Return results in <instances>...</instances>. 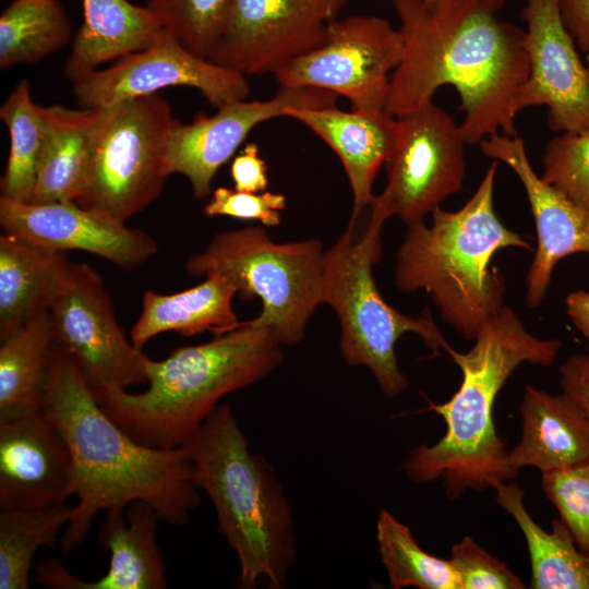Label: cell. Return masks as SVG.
Segmentation results:
<instances>
[{"mask_svg":"<svg viewBox=\"0 0 589 589\" xmlns=\"http://www.w3.org/2000/svg\"><path fill=\"white\" fill-rule=\"evenodd\" d=\"M0 119L7 125L10 148L1 178V197L31 202L44 141L40 106L32 97L28 80H21L0 108Z\"/></svg>","mask_w":589,"mask_h":589,"instance_id":"31","label":"cell"},{"mask_svg":"<svg viewBox=\"0 0 589 589\" xmlns=\"http://www.w3.org/2000/svg\"><path fill=\"white\" fill-rule=\"evenodd\" d=\"M0 346V422L43 408L47 361L55 344L49 311L3 338Z\"/></svg>","mask_w":589,"mask_h":589,"instance_id":"28","label":"cell"},{"mask_svg":"<svg viewBox=\"0 0 589 589\" xmlns=\"http://www.w3.org/2000/svg\"><path fill=\"white\" fill-rule=\"evenodd\" d=\"M43 410L59 426L72 459L77 503L61 534L64 553L85 540L99 512L142 501L163 521L180 526L199 506L194 466L184 450L151 447L129 435L100 407L76 361L56 342L47 361Z\"/></svg>","mask_w":589,"mask_h":589,"instance_id":"2","label":"cell"},{"mask_svg":"<svg viewBox=\"0 0 589 589\" xmlns=\"http://www.w3.org/2000/svg\"><path fill=\"white\" fill-rule=\"evenodd\" d=\"M541 474L546 497L557 509L576 545L589 555V458Z\"/></svg>","mask_w":589,"mask_h":589,"instance_id":"35","label":"cell"},{"mask_svg":"<svg viewBox=\"0 0 589 589\" xmlns=\"http://www.w3.org/2000/svg\"><path fill=\"white\" fill-rule=\"evenodd\" d=\"M236 294L232 285L218 275H208L201 284L176 293L146 290L141 314L130 333L131 341L142 349L148 340L167 332L181 336L230 332L241 324L232 308Z\"/></svg>","mask_w":589,"mask_h":589,"instance_id":"25","label":"cell"},{"mask_svg":"<svg viewBox=\"0 0 589 589\" xmlns=\"http://www.w3.org/2000/svg\"><path fill=\"white\" fill-rule=\"evenodd\" d=\"M3 232L34 245L97 255L124 271L143 265L158 247L147 232L132 229L75 201L26 203L0 196Z\"/></svg>","mask_w":589,"mask_h":589,"instance_id":"17","label":"cell"},{"mask_svg":"<svg viewBox=\"0 0 589 589\" xmlns=\"http://www.w3.org/2000/svg\"><path fill=\"white\" fill-rule=\"evenodd\" d=\"M382 226L368 224L357 235L348 225L324 253L322 301L333 308L340 322L339 350L350 366H366L381 393L395 398L409 387L400 371L395 345L406 333L421 337L434 356L449 344L430 312L414 317L388 304L377 289L373 266L382 256Z\"/></svg>","mask_w":589,"mask_h":589,"instance_id":"7","label":"cell"},{"mask_svg":"<svg viewBox=\"0 0 589 589\" xmlns=\"http://www.w3.org/2000/svg\"><path fill=\"white\" fill-rule=\"evenodd\" d=\"M286 117L304 124L339 157L352 192L349 225H356L374 199L372 187L380 168L398 144V119L384 110L344 111L336 105L291 108Z\"/></svg>","mask_w":589,"mask_h":589,"instance_id":"22","label":"cell"},{"mask_svg":"<svg viewBox=\"0 0 589 589\" xmlns=\"http://www.w3.org/2000/svg\"><path fill=\"white\" fill-rule=\"evenodd\" d=\"M497 168L494 160L458 211L437 206L430 226L424 220L408 225L396 255L397 289L424 290L441 318L467 340H474L481 326L504 305L505 277L491 266L493 255L505 248L534 251L494 212Z\"/></svg>","mask_w":589,"mask_h":589,"instance_id":"5","label":"cell"},{"mask_svg":"<svg viewBox=\"0 0 589 589\" xmlns=\"http://www.w3.org/2000/svg\"><path fill=\"white\" fill-rule=\"evenodd\" d=\"M158 513L134 501L106 510L98 542L109 553V567L87 581L72 575L58 560L36 566V581L55 589H165L166 566L157 543Z\"/></svg>","mask_w":589,"mask_h":589,"instance_id":"21","label":"cell"},{"mask_svg":"<svg viewBox=\"0 0 589 589\" xmlns=\"http://www.w3.org/2000/svg\"><path fill=\"white\" fill-rule=\"evenodd\" d=\"M424 2H426L428 4H432L434 3L436 0H423Z\"/></svg>","mask_w":589,"mask_h":589,"instance_id":"41","label":"cell"},{"mask_svg":"<svg viewBox=\"0 0 589 589\" xmlns=\"http://www.w3.org/2000/svg\"><path fill=\"white\" fill-rule=\"evenodd\" d=\"M181 448L237 554L240 586L266 580L271 588L284 587L296 555L292 512L269 464L250 450L230 406L218 404Z\"/></svg>","mask_w":589,"mask_h":589,"instance_id":"6","label":"cell"},{"mask_svg":"<svg viewBox=\"0 0 589 589\" xmlns=\"http://www.w3.org/2000/svg\"><path fill=\"white\" fill-rule=\"evenodd\" d=\"M560 372L557 395L525 387L521 436L508 452V464L517 473L524 467L542 473L589 458V356H569Z\"/></svg>","mask_w":589,"mask_h":589,"instance_id":"18","label":"cell"},{"mask_svg":"<svg viewBox=\"0 0 589 589\" xmlns=\"http://www.w3.org/2000/svg\"><path fill=\"white\" fill-rule=\"evenodd\" d=\"M505 1L393 0L402 56L384 111L398 118L450 85L465 112L459 128L468 145L496 133L516 136V103L530 63L526 31L498 17Z\"/></svg>","mask_w":589,"mask_h":589,"instance_id":"1","label":"cell"},{"mask_svg":"<svg viewBox=\"0 0 589 589\" xmlns=\"http://www.w3.org/2000/svg\"><path fill=\"white\" fill-rule=\"evenodd\" d=\"M82 2L83 23L64 63V75L71 82L100 64L147 48L163 29L146 5H136L128 0Z\"/></svg>","mask_w":589,"mask_h":589,"instance_id":"24","label":"cell"},{"mask_svg":"<svg viewBox=\"0 0 589 589\" xmlns=\"http://www.w3.org/2000/svg\"><path fill=\"white\" fill-rule=\"evenodd\" d=\"M323 244L317 239L277 243L259 226L223 231L185 262L192 276L226 278L245 301H262L249 320L284 346L299 344L306 324L323 303Z\"/></svg>","mask_w":589,"mask_h":589,"instance_id":"8","label":"cell"},{"mask_svg":"<svg viewBox=\"0 0 589 589\" xmlns=\"http://www.w3.org/2000/svg\"><path fill=\"white\" fill-rule=\"evenodd\" d=\"M44 141L31 202L76 201L84 188L98 108L40 106Z\"/></svg>","mask_w":589,"mask_h":589,"instance_id":"26","label":"cell"},{"mask_svg":"<svg viewBox=\"0 0 589 589\" xmlns=\"http://www.w3.org/2000/svg\"><path fill=\"white\" fill-rule=\"evenodd\" d=\"M65 503L35 509H0V589H28L39 548L53 549L71 519Z\"/></svg>","mask_w":589,"mask_h":589,"instance_id":"30","label":"cell"},{"mask_svg":"<svg viewBox=\"0 0 589 589\" xmlns=\"http://www.w3.org/2000/svg\"><path fill=\"white\" fill-rule=\"evenodd\" d=\"M521 17L530 72L517 97V112L546 106L552 131H589V67L562 21L557 0H526Z\"/></svg>","mask_w":589,"mask_h":589,"instance_id":"16","label":"cell"},{"mask_svg":"<svg viewBox=\"0 0 589 589\" xmlns=\"http://www.w3.org/2000/svg\"><path fill=\"white\" fill-rule=\"evenodd\" d=\"M49 312L55 342L71 354L93 388L147 384L151 358L125 337L103 278L92 266L74 264Z\"/></svg>","mask_w":589,"mask_h":589,"instance_id":"12","label":"cell"},{"mask_svg":"<svg viewBox=\"0 0 589 589\" xmlns=\"http://www.w3.org/2000/svg\"><path fill=\"white\" fill-rule=\"evenodd\" d=\"M284 360L283 346L250 321L207 342L176 348L148 363L147 388H93L105 412L137 442L178 448L226 395L268 375Z\"/></svg>","mask_w":589,"mask_h":589,"instance_id":"4","label":"cell"},{"mask_svg":"<svg viewBox=\"0 0 589 589\" xmlns=\"http://www.w3.org/2000/svg\"><path fill=\"white\" fill-rule=\"evenodd\" d=\"M71 83L76 103L85 108L157 94L170 86L195 88L216 109L244 100L250 93L245 75L195 55L165 28L147 48Z\"/></svg>","mask_w":589,"mask_h":589,"instance_id":"14","label":"cell"},{"mask_svg":"<svg viewBox=\"0 0 589 589\" xmlns=\"http://www.w3.org/2000/svg\"><path fill=\"white\" fill-rule=\"evenodd\" d=\"M376 539L381 562L394 589H460L450 561L425 552L410 529L385 509L377 518Z\"/></svg>","mask_w":589,"mask_h":589,"instance_id":"32","label":"cell"},{"mask_svg":"<svg viewBox=\"0 0 589 589\" xmlns=\"http://www.w3.org/2000/svg\"><path fill=\"white\" fill-rule=\"evenodd\" d=\"M402 36L386 19H333L324 43L274 73L279 86L311 87L347 98L352 110H384Z\"/></svg>","mask_w":589,"mask_h":589,"instance_id":"11","label":"cell"},{"mask_svg":"<svg viewBox=\"0 0 589 589\" xmlns=\"http://www.w3.org/2000/svg\"><path fill=\"white\" fill-rule=\"evenodd\" d=\"M566 311L573 324L589 342V292L576 290L566 297Z\"/></svg>","mask_w":589,"mask_h":589,"instance_id":"40","label":"cell"},{"mask_svg":"<svg viewBox=\"0 0 589 589\" xmlns=\"http://www.w3.org/2000/svg\"><path fill=\"white\" fill-rule=\"evenodd\" d=\"M74 264L64 252L0 235V340L49 311L69 283Z\"/></svg>","mask_w":589,"mask_h":589,"instance_id":"23","label":"cell"},{"mask_svg":"<svg viewBox=\"0 0 589 589\" xmlns=\"http://www.w3.org/2000/svg\"><path fill=\"white\" fill-rule=\"evenodd\" d=\"M339 96L311 87L279 86L265 100H237L217 108L213 116L199 113L192 122L176 119L168 145V170L191 183L194 197L212 193V180L249 133L260 123L286 117L291 108L335 106Z\"/></svg>","mask_w":589,"mask_h":589,"instance_id":"15","label":"cell"},{"mask_svg":"<svg viewBox=\"0 0 589 589\" xmlns=\"http://www.w3.org/2000/svg\"><path fill=\"white\" fill-rule=\"evenodd\" d=\"M287 199L281 193L269 191L244 192L218 187L203 209L206 217L226 216L243 220H255L267 227L280 224L281 212Z\"/></svg>","mask_w":589,"mask_h":589,"instance_id":"37","label":"cell"},{"mask_svg":"<svg viewBox=\"0 0 589 589\" xmlns=\"http://www.w3.org/2000/svg\"><path fill=\"white\" fill-rule=\"evenodd\" d=\"M176 118L159 94L99 107L85 184L75 201L120 223L144 211L161 193Z\"/></svg>","mask_w":589,"mask_h":589,"instance_id":"9","label":"cell"},{"mask_svg":"<svg viewBox=\"0 0 589 589\" xmlns=\"http://www.w3.org/2000/svg\"><path fill=\"white\" fill-rule=\"evenodd\" d=\"M231 0H148L163 28L205 58L224 29Z\"/></svg>","mask_w":589,"mask_h":589,"instance_id":"33","label":"cell"},{"mask_svg":"<svg viewBox=\"0 0 589 589\" xmlns=\"http://www.w3.org/2000/svg\"><path fill=\"white\" fill-rule=\"evenodd\" d=\"M348 0H231L221 35L205 57L243 75L273 74L321 46Z\"/></svg>","mask_w":589,"mask_h":589,"instance_id":"13","label":"cell"},{"mask_svg":"<svg viewBox=\"0 0 589 589\" xmlns=\"http://www.w3.org/2000/svg\"><path fill=\"white\" fill-rule=\"evenodd\" d=\"M479 145L485 156L506 164L525 189L537 229V248L526 277V301L529 308H538L546 296L555 265L574 253L589 255V211L537 175L517 135L496 133Z\"/></svg>","mask_w":589,"mask_h":589,"instance_id":"19","label":"cell"},{"mask_svg":"<svg viewBox=\"0 0 589 589\" xmlns=\"http://www.w3.org/2000/svg\"><path fill=\"white\" fill-rule=\"evenodd\" d=\"M72 495L67 441L43 408L0 422V509H35Z\"/></svg>","mask_w":589,"mask_h":589,"instance_id":"20","label":"cell"},{"mask_svg":"<svg viewBox=\"0 0 589 589\" xmlns=\"http://www.w3.org/2000/svg\"><path fill=\"white\" fill-rule=\"evenodd\" d=\"M542 179L589 211V131L563 132L551 139L543 155Z\"/></svg>","mask_w":589,"mask_h":589,"instance_id":"34","label":"cell"},{"mask_svg":"<svg viewBox=\"0 0 589 589\" xmlns=\"http://www.w3.org/2000/svg\"><path fill=\"white\" fill-rule=\"evenodd\" d=\"M557 5L577 47L589 53V0H557Z\"/></svg>","mask_w":589,"mask_h":589,"instance_id":"39","label":"cell"},{"mask_svg":"<svg viewBox=\"0 0 589 589\" xmlns=\"http://www.w3.org/2000/svg\"><path fill=\"white\" fill-rule=\"evenodd\" d=\"M268 167L255 143H249L231 163L233 189L244 192H264L268 187Z\"/></svg>","mask_w":589,"mask_h":589,"instance_id":"38","label":"cell"},{"mask_svg":"<svg viewBox=\"0 0 589 589\" xmlns=\"http://www.w3.org/2000/svg\"><path fill=\"white\" fill-rule=\"evenodd\" d=\"M460 589H524L525 584L507 565L465 536L450 550Z\"/></svg>","mask_w":589,"mask_h":589,"instance_id":"36","label":"cell"},{"mask_svg":"<svg viewBox=\"0 0 589 589\" xmlns=\"http://www.w3.org/2000/svg\"><path fill=\"white\" fill-rule=\"evenodd\" d=\"M473 341L467 352L447 348L461 371V383L447 401H429L428 409L445 422L444 435L433 445L414 447L402 464L413 482L443 479L450 500L467 490L493 488L518 474L508 464L506 443L493 421L497 394L520 364L550 366L562 346L558 339L530 334L505 304L481 326Z\"/></svg>","mask_w":589,"mask_h":589,"instance_id":"3","label":"cell"},{"mask_svg":"<svg viewBox=\"0 0 589 589\" xmlns=\"http://www.w3.org/2000/svg\"><path fill=\"white\" fill-rule=\"evenodd\" d=\"M71 36L70 19L59 0H12L0 16V68L38 62Z\"/></svg>","mask_w":589,"mask_h":589,"instance_id":"29","label":"cell"},{"mask_svg":"<svg viewBox=\"0 0 589 589\" xmlns=\"http://www.w3.org/2000/svg\"><path fill=\"white\" fill-rule=\"evenodd\" d=\"M398 144L386 163L387 183L371 203L369 223L398 216L407 226L462 189L465 145L454 118L433 101L397 118Z\"/></svg>","mask_w":589,"mask_h":589,"instance_id":"10","label":"cell"},{"mask_svg":"<svg viewBox=\"0 0 589 589\" xmlns=\"http://www.w3.org/2000/svg\"><path fill=\"white\" fill-rule=\"evenodd\" d=\"M496 503L517 522L528 548L532 589H589V555L576 545L561 519L544 530L524 504L518 483L500 482L493 486Z\"/></svg>","mask_w":589,"mask_h":589,"instance_id":"27","label":"cell"}]
</instances>
